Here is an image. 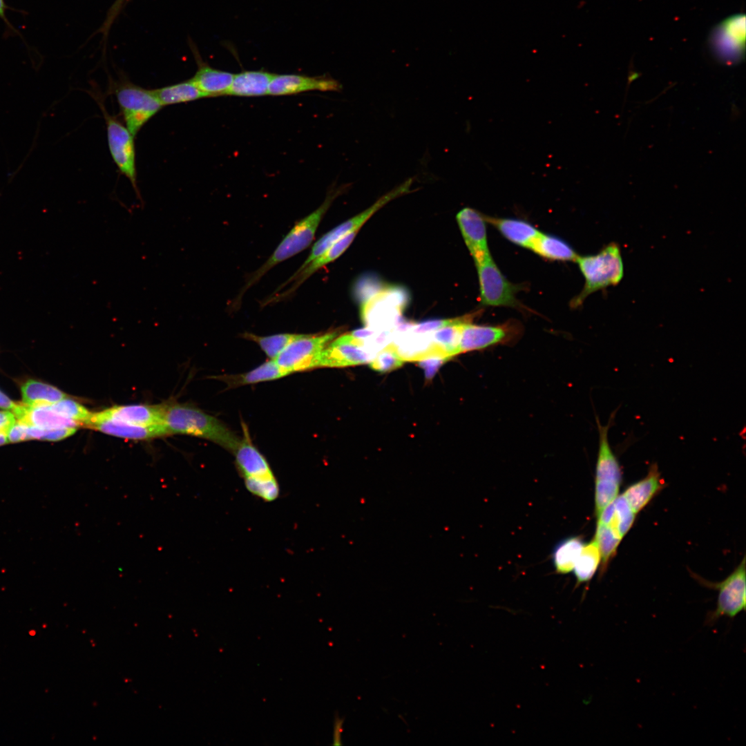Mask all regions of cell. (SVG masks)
I'll return each instance as SVG.
<instances>
[{
  "mask_svg": "<svg viewBox=\"0 0 746 746\" xmlns=\"http://www.w3.org/2000/svg\"><path fill=\"white\" fill-rule=\"evenodd\" d=\"M456 218L475 265L491 257L488 246L485 216L474 209L466 207L459 211Z\"/></svg>",
  "mask_w": 746,
  "mask_h": 746,
  "instance_id": "cell-16",
  "label": "cell"
},
{
  "mask_svg": "<svg viewBox=\"0 0 746 746\" xmlns=\"http://www.w3.org/2000/svg\"><path fill=\"white\" fill-rule=\"evenodd\" d=\"M274 74L265 71H243L234 74L227 95L258 97L268 95Z\"/></svg>",
  "mask_w": 746,
  "mask_h": 746,
  "instance_id": "cell-25",
  "label": "cell"
},
{
  "mask_svg": "<svg viewBox=\"0 0 746 746\" xmlns=\"http://www.w3.org/2000/svg\"><path fill=\"white\" fill-rule=\"evenodd\" d=\"M337 336L336 332L304 335L289 343L276 357L277 364L289 374L316 368L321 351Z\"/></svg>",
  "mask_w": 746,
  "mask_h": 746,
  "instance_id": "cell-7",
  "label": "cell"
},
{
  "mask_svg": "<svg viewBox=\"0 0 746 746\" xmlns=\"http://www.w3.org/2000/svg\"><path fill=\"white\" fill-rule=\"evenodd\" d=\"M16 422L17 419L12 412L0 411V434L6 435Z\"/></svg>",
  "mask_w": 746,
  "mask_h": 746,
  "instance_id": "cell-41",
  "label": "cell"
},
{
  "mask_svg": "<svg viewBox=\"0 0 746 746\" xmlns=\"http://www.w3.org/2000/svg\"><path fill=\"white\" fill-rule=\"evenodd\" d=\"M153 92L163 106L207 97L191 79L162 87Z\"/></svg>",
  "mask_w": 746,
  "mask_h": 746,
  "instance_id": "cell-30",
  "label": "cell"
},
{
  "mask_svg": "<svg viewBox=\"0 0 746 746\" xmlns=\"http://www.w3.org/2000/svg\"><path fill=\"white\" fill-rule=\"evenodd\" d=\"M102 110L112 159L119 171L128 179L138 199L141 200L137 182L135 137L115 117L108 114L104 108Z\"/></svg>",
  "mask_w": 746,
  "mask_h": 746,
  "instance_id": "cell-10",
  "label": "cell"
},
{
  "mask_svg": "<svg viewBox=\"0 0 746 746\" xmlns=\"http://www.w3.org/2000/svg\"><path fill=\"white\" fill-rule=\"evenodd\" d=\"M465 323L450 325L430 333L433 356L450 359L460 354L461 332Z\"/></svg>",
  "mask_w": 746,
  "mask_h": 746,
  "instance_id": "cell-27",
  "label": "cell"
},
{
  "mask_svg": "<svg viewBox=\"0 0 746 746\" xmlns=\"http://www.w3.org/2000/svg\"><path fill=\"white\" fill-rule=\"evenodd\" d=\"M375 354L365 345V341L343 334L333 339L319 354L317 367H342L370 362Z\"/></svg>",
  "mask_w": 746,
  "mask_h": 746,
  "instance_id": "cell-14",
  "label": "cell"
},
{
  "mask_svg": "<svg viewBox=\"0 0 746 746\" xmlns=\"http://www.w3.org/2000/svg\"><path fill=\"white\" fill-rule=\"evenodd\" d=\"M12 412L18 422L27 426L42 429L79 426L76 422L57 414L49 406L30 407L17 403Z\"/></svg>",
  "mask_w": 746,
  "mask_h": 746,
  "instance_id": "cell-20",
  "label": "cell"
},
{
  "mask_svg": "<svg viewBox=\"0 0 746 746\" xmlns=\"http://www.w3.org/2000/svg\"><path fill=\"white\" fill-rule=\"evenodd\" d=\"M84 427L128 439H149L168 435L164 423L151 426L137 425L112 419L95 418L92 416V413Z\"/></svg>",
  "mask_w": 746,
  "mask_h": 746,
  "instance_id": "cell-19",
  "label": "cell"
},
{
  "mask_svg": "<svg viewBox=\"0 0 746 746\" xmlns=\"http://www.w3.org/2000/svg\"><path fill=\"white\" fill-rule=\"evenodd\" d=\"M376 333V331L369 327H365L354 330L350 334L355 338L365 340V338L373 337Z\"/></svg>",
  "mask_w": 746,
  "mask_h": 746,
  "instance_id": "cell-43",
  "label": "cell"
},
{
  "mask_svg": "<svg viewBox=\"0 0 746 746\" xmlns=\"http://www.w3.org/2000/svg\"><path fill=\"white\" fill-rule=\"evenodd\" d=\"M486 222L492 224L511 242L527 249L531 248L540 233L529 222L516 218H499L485 216Z\"/></svg>",
  "mask_w": 746,
  "mask_h": 746,
  "instance_id": "cell-22",
  "label": "cell"
},
{
  "mask_svg": "<svg viewBox=\"0 0 746 746\" xmlns=\"http://www.w3.org/2000/svg\"><path fill=\"white\" fill-rule=\"evenodd\" d=\"M602 425L597 421L599 448L595 468V510L597 516L618 495L622 483V471L619 461L613 452L608 437L610 427Z\"/></svg>",
  "mask_w": 746,
  "mask_h": 746,
  "instance_id": "cell-5",
  "label": "cell"
},
{
  "mask_svg": "<svg viewBox=\"0 0 746 746\" xmlns=\"http://www.w3.org/2000/svg\"><path fill=\"white\" fill-rule=\"evenodd\" d=\"M601 562V555L596 541L593 538L584 544L575 564L573 571L577 586L589 582L594 576Z\"/></svg>",
  "mask_w": 746,
  "mask_h": 746,
  "instance_id": "cell-32",
  "label": "cell"
},
{
  "mask_svg": "<svg viewBox=\"0 0 746 746\" xmlns=\"http://www.w3.org/2000/svg\"><path fill=\"white\" fill-rule=\"evenodd\" d=\"M243 437L232 452L238 472L247 490L255 497L270 503L280 495L279 482L265 457L253 444L246 425Z\"/></svg>",
  "mask_w": 746,
  "mask_h": 746,
  "instance_id": "cell-3",
  "label": "cell"
},
{
  "mask_svg": "<svg viewBox=\"0 0 746 746\" xmlns=\"http://www.w3.org/2000/svg\"><path fill=\"white\" fill-rule=\"evenodd\" d=\"M126 127L135 137L142 126L163 107L153 90L130 82H122L114 88Z\"/></svg>",
  "mask_w": 746,
  "mask_h": 746,
  "instance_id": "cell-6",
  "label": "cell"
},
{
  "mask_svg": "<svg viewBox=\"0 0 746 746\" xmlns=\"http://www.w3.org/2000/svg\"><path fill=\"white\" fill-rule=\"evenodd\" d=\"M165 404L114 405L92 416L130 424L151 426L164 423Z\"/></svg>",
  "mask_w": 746,
  "mask_h": 746,
  "instance_id": "cell-18",
  "label": "cell"
},
{
  "mask_svg": "<svg viewBox=\"0 0 746 746\" xmlns=\"http://www.w3.org/2000/svg\"><path fill=\"white\" fill-rule=\"evenodd\" d=\"M26 432L27 425L17 421L6 434L8 443H17L26 441Z\"/></svg>",
  "mask_w": 746,
  "mask_h": 746,
  "instance_id": "cell-40",
  "label": "cell"
},
{
  "mask_svg": "<svg viewBox=\"0 0 746 746\" xmlns=\"http://www.w3.org/2000/svg\"><path fill=\"white\" fill-rule=\"evenodd\" d=\"M345 184L332 186L323 202L313 212L298 221L280 242L270 257L258 269L247 277L245 283L231 304V309H238L246 291L256 285L270 269L279 263L307 249L313 242L323 216L334 200L350 186Z\"/></svg>",
  "mask_w": 746,
  "mask_h": 746,
  "instance_id": "cell-1",
  "label": "cell"
},
{
  "mask_svg": "<svg viewBox=\"0 0 746 746\" xmlns=\"http://www.w3.org/2000/svg\"><path fill=\"white\" fill-rule=\"evenodd\" d=\"M475 316L476 313L453 318L427 321L412 326L411 332L428 334L450 325L472 322Z\"/></svg>",
  "mask_w": 746,
  "mask_h": 746,
  "instance_id": "cell-38",
  "label": "cell"
},
{
  "mask_svg": "<svg viewBox=\"0 0 746 746\" xmlns=\"http://www.w3.org/2000/svg\"><path fill=\"white\" fill-rule=\"evenodd\" d=\"M22 402L30 407L49 406L68 395L58 388L35 380H28L21 388Z\"/></svg>",
  "mask_w": 746,
  "mask_h": 746,
  "instance_id": "cell-28",
  "label": "cell"
},
{
  "mask_svg": "<svg viewBox=\"0 0 746 746\" xmlns=\"http://www.w3.org/2000/svg\"><path fill=\"white\" fill-rule=\"evenodd\" d=\"M521 332L522 327L514 321L497 325L465 323L461 332L460 354L513 343Z\"/></svg>",
  "mask_w": 746,
  "mask_h": 746,
  "instance_id": "cell-15",
  "label": "cell"
},
{
  "mask_svg": "<svg viewBox=\"0 0 746 746\" xmlns=\"http://www.w3.org/2000/svg\"><path fill=\"white\" fill-rule=\"evenodd\" d=\"M404 361L399 356L393 343L388 344L382 348L374 358L370 361L372 369L380 372H386L396 370L402 366Z\"/></svg>",
  "mask_w": 746,
  "mask_h": 746,
  "instance_id": "cell-36",
  "label": "cell"
},
{
  "mask_svg": "<svg viewBox=\"0 0 746 746\" xmlns=\"http://www.w3.org/2000/svg\"><path fill=\"white\" fill-rule=\"evenodd\" d=\"M412 182V178H408L396 187L382 195L371 207L365 211L341 223L324 234L314 244L309 256L300 266L307 265L308 262L319 256L347 233L354 230H358L374 213L386 204L398 197L410 193Z\"/></svg>",
  "mask_w": 746,
  "mask_h": 746,
  "instance_id": "cell-13",
  "label": "cell"
},
{
  "mask_svg": "<svg viewBox=\"0 0 746 746\" xmlns=\"http://www.w3.org/2000/svg\"><path fill=\"white\" fill-rule=\"evenodd\" d=\"M530 249L548 260L575 261L578 256L573 248L562 239L541 232Z\"/></svg>",
  "mask_w": 746,
  "mask_h": 746,
  "instance_id": "cell-29",
  "label": "cell"
},
{
  "mask_svg": "<svg viewBox=\"0 0 746 746\" xmlns=\"http://www.w3.org/2000/svg\"><path fill=\"white\" fill-rule=\"evenodd\" d=\"M745 559L743 558L736 569L723 581L707 584L718 591L716 609L708 613L705 624L713 626L723 616L735 618L745 610L746 579Z\"/></svg>",
  "mask_w": 746,
  "mask_h": 746,
  "instance_id": "cell-8",
  "label": "cell"
},
{
  "mask_svg": "<svg viewBox=\"0 0 746 746\" xmlns=\"http://www.w3.org/2000/svg\"><path fill=\"white\" fill-rule=\"evenodd\" d=\"M584 543L579 536L570 537L560 542L553 550V562L555 571L566 574L573 571Z\"/></svg>",
  "mask_w": 746,
  "mask_h": 746,
  "instance_id": "cell-31",
  "label": "cell"
},
{
  "mask_svg": "<svg viewBox=\"0 0 746 746\" xmlns=\"http://www.w3.org/2000/svg\"><path fill=\"white\" fill-rule=\"evenodd\" d=\"M8 10H15V11H16V10L17 11V10H16V9L12 8V7H10L6 3L5 0H0V19L3 21V23L7 26L6 33H8L10 32V34L14 33L15 35H19L21 37L22 36L20 34V32L17 30V29H16L15 28V26L8 20V19L7 17V15H6V12H7Z\"/></svg>",
  "mask_w": 746,
  "mask_h": 746,
  "instance_id": "cell-42",
  "label": "cell"
},
{
  "mask_svg": "<svg viewBox=\"0 0 746 746\" xmlns=\"http://www.w3.org/2000/svg\"><path fill=\"white\" fill-rule=\"evenodd\" d=\"M77 431L75 427H65L53 429H42L33 426H27L26 439H40L57 441L73 435Z\"/></svg>",
  "mask_w": 746,
  "mask_h": 746,
  "instance_id": "cell-37",
  "label": "cell"
},
{
  "mask_svg": "<svg viewBox=\"0 0 746 746\" xmlns=\"http://www.w3.org/2000/svg\"><path fill=\"white\" fill-rule=\"evenodd\" d=\"M448 359L439 356H430L419 361L420 366L425 370L427 379H431L439 368Z\"/></svg>",
  "mask_w": 746,
  "mask_h": 746,
  "instance_id": "cell-39",
  "label": "cell"
},
{
  "mask_svg": "<svg viewBox=\"0 0 746 746\" xmlns=\"http://www.w3.org/2000/svg\"><path fill=\"white\" fill-rule=\"evenodd\" d=\"M341 89V84L329 77L274 74L269 85L268 95L276 96L294 95L312 90L338 92Z\"/></svg>",
  "mask_w": 746,
  "mask_h": 746,
  "instance_id": "cell-17",
  "label": "cell"
},
{
  "mask_svg": "<svg viewBox=\"0 0 746 746\" xmlns=\"http://www.w3.org/2000/svg\"><path fill=\"white\" fill-rule=\"evenodd\" d=\"M6 435L0 434V446L8 443Z\"/></svg>",
  "mask_w": 746,
  "mask_h": 746,
  "instance_id": "cell-46",
  "label": "cell"
},
{
  "mask_svg": "<svg viewBox=\"0 0 746 746\" xmlns=\"http://www.w3.org/2000/svg\"><path fill=\"white\" fill-rule=\"evenodd\" d=\"M408 303V295L397 287L379 291L365 301L361 307V318L367 327L375 331L391 327L402 313Z\"/></svg>",
  "mask_w": 746,
  "mask_h": 746,
  "instance_id": "cell-9",
  "label": "cell"
},
{
  "mask_svg": "<svg viewBox=\"0 0 746 746\" xmlns=\"http://www.w3.org/2000/svg\"><path fill=\"white\" fill-rule=\"evenodd\" d=\"M234 74L215 69L200 62L195 75L190 79L207 97L228 94Z\"/></svg>",
  "mask_w": 746,
  "mask_h": 746,
  "instance_id": "cell-23",
  "label": "cell"
},
{
  "mask_svg": "<svg viewBox=\"0 0 746 746\" xmlns=\"http://www.w3.org/2000/svg\"><path fill=\"white\" fill-rule=\"evenodd\" d=\"M575 261L584 278L580 293L573 299L577 307L591 294L611 286L618 285L624 277V262L620 245L611 242L597 254L577 256Z\"/></svg>",
  "mask_w": 746,
  "mask_h": 746,
  "instance_id": "cell-4",
  "label": "cell"
},
{
  "mask_svg": "<svg viewBox=\"0 0 746 746\" xmlns=\"http://www.w3.org/2000/svg\"><path fill=\"white\" fill-rule=\"evenodd\" d=\"M594 539L596 541L600 550L601 564L605 568L610 560L612 559L616 553L618 547L622 538L609 525L597 522Z\"/></svg>",
  "mask_w": 746,
  "mask_h": 746,
  "instance_id": "cell-34",
  "label": "cell"
},
{
  "mask_svg": "<svg viewBox=\"0 0 746 746\" xmlns=\"http://www.w3.org/2000/svg\"><path fill=\"white\" fill-rule=\"evenodd\" d=\"M664 486L656 464H652L647 475L641 480L629 486L623 495L633 511L637 515Z\"/></svg>",
  "mask_w": 746,
  "mask_h": 746,
  "instance_id": "cell-21",
  "label": "cell"
},
{
  "mask_svg": "<svg viewBox=\"0 0 746 746\" xmlns=\"http://www.w3.org/2000/svg\"><path fill=\"white\" fill-rule=\"evenodd\" d=\"M289 374L287 372L277 364L275 360L269 359L247 372L233 375H221L216 376L215 379L221 380L228 387L234 388L274 381Z\"/></svg>",
  "mask_w": 746,
  "mask_h": 746,
  "instance_id": "cell-26",
  "label": "cell"
},
{
  "mask_svg": "<svg viewBox=\"0 0 746 746\" xmlns=\"http://www.w3.org/2000/svg\"><path fill=\"white\" fill-rule=\"evenodd\" d=\"M164 404V425L168 435L183 434L203 438L231 453L237 447L240 438L216 417L188 404Z\"/></svg>",
  "mask_w": 746,
  "mask_h": 746,
  "instance_id": "cell-2",
  "label": "cell"
},
{
  "mask_svg": "<svg viewBox=\"0 0 746 746\" xmlns=\"http://www.w3.org/2000/svg\"><path fill=\"white\" fill-rule=\"evenodd\" d=\"M49 407L57 414L69 419L79 426L84 427L91 413L81 403L69 398H65Z\"/></svg>",
  "mask_w": 746,
  "mask_h": 746,
  "instance_id": "cell-35",
  "label": "cell"
},
{
  "mask_svg": "<svg viewBox=\"0 0 746 746\" xmlns=\"http://www.w3.org/2000/svg\"><path fill=\"white\" fill-rule=\"evenodd\" d=\"M475 265L479 284L480 302L483 305L519 307L516 295L520 287L506 279L492 257Z\"/></svg>",
  "mask_w": 746,
  "mask_h": 746,
  "instance_id": "cell-11",
  "label": "cell"
},
{
  "mask_svg": "<svg viewBox=\"0 0 746 746\" xmlns=\"http://www.w3.org/2000/svg\"><path fill=\"white\" fill-rule=\"evenodd\" d=\"M17 403L10 400L6 394L0 391V408L4 410H13Z\"/></svg>",
  "mask_w": 746,
  "mask_h": 746,
  "instance_id": "cell-44",
  "label": "cell"
},
{
  "mask_svg": "<svg viewBox=\"0 0 746 746\" xmlns=\"http://www.w3.org/2000/svg\"><path fill=\"white\" fill-rule=\"evenodd\" d=\"M342 724L343 720L339 718L335 719L334 723V744L341 745V734L342 732Z\"/></svg>",
  "mask_w": 746,
  "mask_h": 746,
  "instance_id": "cell-45",
  "label": "cell"
},
{
  "mask_svg": "<svg viewBox=\"0 0 746 746\" xmlns=\"http://www.w3.org/2000/svg\"><path fill=\"white\" fill-rule=\"evenodd\" d=\"M715 56L727 64L741 61L745 47V17L737 14L727 17L713 30L709 39Z\"/></svg>",
  "mask_w": 746,
  "mask_h": 746,
  "instance_id": "cell-12",
  "label": "cell"
},
{
  "mask_svg": "<svg viewBox=\"0 0 746 746\" xmlns=\"http://www.w3.org/2000/svg\"><path fill=\"white\" fill-rule=\"evenodd\" d=\"M636 514L623 494L618 495L597 516V522L609 525L623 538L633 526Z\"/></svg>",
  "mask_w": 746,
  "mask_h": 746,
  "instance_id": "cell-24",
  "label": "cell"
},
{
  "mask_svg": "<svg viewBox=\"0 0 746 746\" xmlns=\"http://www.w3.org/2000/svg\"><path fill=\"white\" fill-rule=\"evenodd\" d=\"M303 335L304 334L283 333L259 336L250 332H245L242 336L258 344L269 359L275 360L289 343Z\"/></svg>",
  "mask_w": 746,
  "mask_h": 746,
  "instance_id": "cell-33",
  "label": "cell"
}]
</instances>
